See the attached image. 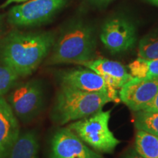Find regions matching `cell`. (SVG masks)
<instances>
[{
  "label": "cell",
  "instance_id": "cell-1",
  "mask_svg": "<svg viewBox=\"0 0 158 158\" xmlns=\"http://www.w3.org/2000/svg\"><path fill=\"white\" fill-rule=\"evenodd\" d=\"M56 37L54 31H12L0 41V62L20 78L30 76L48 57Z\"/></svg>",
  "mask_w": 158,
  "mask_h": 158
},
{
  "label": "cell",
  "instance_id": "cell-2",
  "mask_svg": "<svg viewBox=\"0 0 158 158\" xmlns=\"http://www.w3.org/2000/svg\"><path fill=\"white\" fill-rule=\"evenodd\" d=\"M96 47V31L93 26L84 20H74L56 36L45 64H79L92 60Z\"/></svg>",
  "mask_w": 158,
  "mask_h": 158
},
{
  "label": "cell",
  "instance_id": "cell-3",
  "mask_svg": "<svg viewBox=\"0 0 158 158\" xmlns=\"http://www.w3.org/2000/svg\"><path fill=\"white\" fill-rule=\"evenodd\" d=\"M110 102L112 100L106 94L60 86L51 110V118L56 123L63 125L91 116Z\"/></svg>",
  "mask_w": 158,
  "mask_h": 158
},
{
  "label": "cell",
  "instance_id": "cell-4",
  "mask_svg": "<svg viewBox=\"0 0 158 158\" xmlns=\"http://www.w3.org/2000/svg\"><path fill=\"white\" fill-rule=\"evenodd\" d=\"M111 110H100L68 126L86 145L102 153H111L120 143L109 128Z\"/></svg>",
  "mask_w": 158,
  "mask_h": 158
},
{
  "label": "cell",
  "instance_id": "cell-5",
  "mask_svg": "<svg viewBox=\"0 0 158 158\" xmlns=\"http://www.w3.org/2000/svg\"><path fill=\"white\" fill-rule=\"evenodd\" d=\"M69 0H29L9 10L7 21L15 27H34L49 22Z\"/></svg>",
  "mask_w": 158,
  "mask_h": 158
},
{
  "label": "cell",
  "instance_id": "cell-6",
  "mask_svg": "<svg viewBox=\"0 0 158 158\" xmlns=\"http://www.w3.org/2000/svg\"><path fill=\"white\" fill-rule=\"evenodd\" d=\"M8 93L6 100L18 119L22 122H31L42 111L45 93L40 80L35 79L15 85Z\"/></svg>",
  "mask_w": 158,
  "mask_h": 158
},
{
  "label": "cell",
  "instance_id": "cell-7",
  "mask_svg": "<svg viewBox=\"0 0 158 158\" xmlns=\"http://www.w3.org/2000/svg\"><path fill=\"white\" fill-rule=\"evenodd\" d=\"M100 38L110 54H122L134 48L138 39L137 29L126 18H111L102 25Z\"/></svg>",
  "mask_w": 158,
  "mask_h": 158
},
{
  "label": "cell",
  "instance_id": "cell-8",
  "mask_svg": "<svg viewBox=\"0 0 158 158\" xmlns=\"http://www.w3.org/2000/svg\"><path fill=\"white\" fill-rule=\"evenodd\" d=\"M59 84L86 92H98L107 94L112 101H119L118 92L106 84L101 76L88 68H71L59 71Z\"/></svg>",
  "mask_w": 158,
  "mask_h": 158
},
{
  "label": "cell",
  "instance_id": "cell-9",
  "mask_svg": "<svg viewBox=\"0 0 158 158\" xmlns=\"http://www.w3.org/2000/svg\"><path fill=\"white\" fill-rule=\"evenodd\" d=\"M50 158H104L69 128L59 129L51 140Z\"/></svg>",
  "mask_w": 158,
  "mask_h": 158
},
{
  "label": "cell",
  "instance_id": "cell-10",
  "mask_svg": "<svg viewBox=\"0 0 158 158\" xmlns=\"http://www.w3.org/2000/svg\"><path fill=\"white\" fill-rule=\"evenodd\" d=\"M158 92V78H135L120 88L119 100L133 111L143 110Z\"/></svg>",
  "mask_w": 158,
  "mask_h": 158
},
{
  "label": "cell",
  "instance_id": "cell-11",
  "mask_svg": "<svg viewBox=\"0 0 158 158\" xmlns=\"http://www.w3.org/2000/svg\"><path fill=\"white\" fill-rule=\"evenodd\" d=\"M78 65L94 71L103 78L108 86L116 89H120L133 78L122 63L108 59H93L80 63Z\"/></svg>",
  "mask_w": 158,
  "mask_h": 158
},
{
  "label": "cell",
  "instance_id": "cell-12",
  "mask_svg": "<svg viewBox=\"0 0 158 158\" xmlns=\"http://www.w3.org/2000/svg\"><path fill=\"white\" fill-rule=\"evenodd\" d=\"M20 133L19 119L7 100L4 96H0V158L8 157Z\"/></svg>",
  "mask_w": 158,
  "mask_h": 158
},
{
  "label": "cell",
  "instance_id": "cell-13",
  "mask_svg": "<svg viewBox=\"0 0 158 158\" xmlns=\"http://www.w3.org/2000/svg\"><path fill=\"white\" fill-rule=\"evenodd\" d=\"M39 141L34 130L21 133L12 147L7 158H37Z\"/></svg>",
  "mask_w": 158,
  "mask_h": 158
},
{
  "label": "cell",
  "instance_id": "cell-14",
  "mask_svg": "<svg viewBox=\"0 0 158 158\" xmlns=\"http://www.w3.org/2000/svg\"><path fill=\"white\" fill-rule=\"evenodd\" d=\"M134 149L145 158H158V137L138 130L135 134Z\"/></svg>",
  "mask_w": 158,
  "mask_h": 158
},
{
  "label": "cell",
  "instance_id": "cell-15",
  "mask_svg": "<svg viewBox=\"0 0 158 158\" xmlns=\"http://www.w3.org/2000/svg\"><path fill=\"white\" fill-rule=\"evenodd\" d=\"M127 68L135 78H158V59H146L138 57L128 64Z\"/></svg>",
  "mask_w": 158,
  "mask_h": 158
},
{
  "label": "cell",
  "instance_id": "cell-16",
  "mask_svg": "<svg viewBox=\"0 0 158 158\" xmlns=\"http://www.w3.org/2000/svg\"><path fill=\"white\" fill-rule=\"evenodd\" d=\"M134 125L142 130L158 137V112L141 110L134 113Z\"/></svg>",
  "mask_w": 158,
  "mask_h": 158
},
{
  "label": "cell",
  "instance_id": "cell-17",
  "mask_svg": "<svg viewBox=\"0 0 158 158\" xmlns=\"http://www.w3.org/2000/svg\"><path fill=\"white\" fill-rule=\"evenodd\" d=\"M138 56L146 59H158V29L150 31L141 39Z\"/></svg>",
  "mask_w": 158,
  "mask_h": 158
},
{
  "label": "cell",
  "instance_id": "cell-18",
  "mask_svg": "<svg viewBox=\"0 0 158 158\" xmlns=\"http://www.w3.org/2000/svg\"><path fill=\"white\" fill-rule=\"evenodd\" d=\"M19 78L14 70L0 62V96L8 93L14 87Z\"/></svg>",
  "mask_w": 158,
  "mask_h": 158
},
{
  "label": "cell",
  "instance_id": "cell-19",
  "mask_svg": "<svg viewBox=\"0 0 158 158\" xmlns=\"http://www.w3.org/2000/svg\"><path fill=\"white\" fill-rule=\"evenodd\" d=\"M143 110H149V111L158 112V92L153 100L146 106Z\"/></svg>",
  "mask_w": 158,
  "mask_h": 158
},
{
  "label": "cell",
  "instance_id": "cell-20",
  "mask_svg": "<svg viewBox=\"0 0 158 158\" xmlns=\"http://www.w3.org/2000/svg\"><path fill=\"white\" fill-rule=\"evenodd\" d=\"M122 158H145V157H142L141 155H140L139 154L135 151V149H131L123 156V157Z\"/></svg>",
  "mask_w": 158,
  "mask_h": 158
},
{
  "label": "cell",
  "instance_id": "cell-21",
  "mask_svg": "<svg viewBox=\"0 0 158 158\" xmlns=\"http://www.w3.org/2000/svg\"><path fill=\"white\" fill-rule=\"evenodd\" d=\"M27 1H29V0H6L5 2L0 6V8H5V7H7V6L10 5L13 3H23L26 2Z\"/></svg>",
  "mask_w": 158,
  "mask_h": 158
},
{
  "label": "cell",
  "instance_id": "cell-22",
  "mask_svg": "<svg viewBox=\"0 0 158 158\" xmlns=\"http://www.w3.org/2000/svg\"><path fill=\"white\" fill-rule=\"evenodd\" d=\"M87 1L90 4H92V5L96 6H102L107 5L108 3H109L112 0H87Z\"/></svg>",
  "mask_w": 158,
  "mask_h": 158
},
{
  "label": "cell",
  "instance_id": "cell-23",
  "mask_svg": "<svg viewBox=\"0 0 158 158\" xmlns=\"http://www.w3.org/2000/svg\"><path fill=\"white\" fill-rule=\"evenodd\" d=\"M143 2L150 4V5H152L156 7H158V0H143Z\"/></svg>",
  "mask_w": 158,
  "mask_h": 158
},
{
  "label": "cell",
  "instance_id": "cell-24",
  "mask_svg": "<svg viewBox=\"0 0 158 158\" xmlns=\"http://www.w3.org/2000/svg\"><path fill=\"white\" fill-rule=\"evenodd\" d=\"M3 21H4V16L0 14V35H1L2 31Z\"/></svg>",
  "mask_w": 158,
  "mask_h": 158
}]
</instances>
